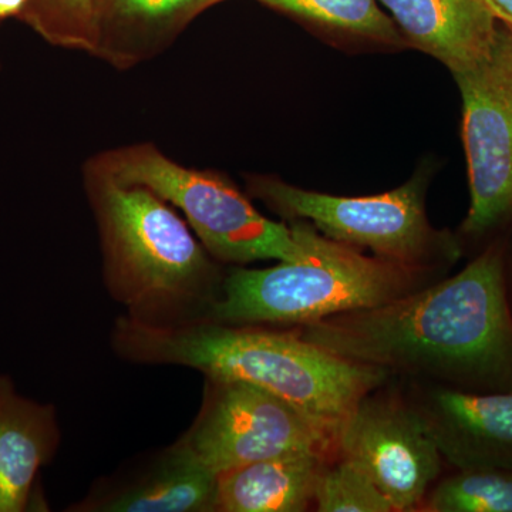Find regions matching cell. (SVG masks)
Listing matches in <instances>:
<instances>
[{
    "mask_svg": "<svg viewBox=\"0 0 512 512\" xmlns=\"http://www.w3.org/2000/svg\"><path fill=\"white\" fill-rule=\"evenodd\" d=\"M293 329L333 355L393 377L512 392L510 286L498 247L396 301Z\"/></svg>",
    "mask_w": 512,
    "mask_h": 512,
    "instance_id": "6da1fadb",
    "label": "cell"
},
{
    "mask_svg": "<svg viewBox=\"0 0 512 512\" xmlns=\"http://www.w3.org/2000/svg\"><path fill=\"white\" fill-rule=\"evenodd\" d=\"M113 345L124 359L177 365L211 379L241 380L274 393L338 433L367 393L389 382L379 367L349 362L298 330L195 319L150 325L123 316Z\"/></svg>",
    "mask_w": 512,
    "mask_h": 512,
    "instance_id": "7a4b0ae2",
    "label": "cell"
},
{
    "mask_svg": "<svg viewBox=\"0 0 512 512\" xmlns=\"http://www.w3.org/2000/svg\"><path fill=\"white\" fill-rule=\"evenodd\" d=\"M84 183L99 225L107 288L128 318L150 325L207 318L225 274L173 205L89 165Z\"/></svg>",
    "mask_w": 512,
    "mask_h": 512,
    "instance_id": "3957f363",
    "label": "cell"
},
{
    "mask_svg": "<svg viewBox=\"0 0 512 512\" xmlns=\"http://www.w3.org/2000/svg\"><path fill=\"white\" fill-rule=\"evenodd\" d=\"M289 227L301 245V258L265 269H231L225 274L220 299L205 319L302 328L340 313L396 301L446 274L367 256L362 249L325 237L305 220L289 221Z\"/></svg>",
    "mask_w": 512,
    "mask_h": 512,
    "instance_id": "277c9868",
    "label": "cell"
},
{
    "mask_svg": "<svg viewBox=\"0 0 512 512\" xmlns=\"http://www.w3.org/2000/svg\"><path fill=\"white\" fill-rule=\"evenodd\" d=\"M86 165L119 183L156 192L183 214L208 254L221 264L292 262L302 256L291 227L264 217L227 178L184 167L154 144L104 151Z\"/></svg>",
    "mask_w": 512,
    "mask_h": 512,
    "instance_id": "5b68a950",
    "label": "cell"
},
{
    "mask_svg": "<svg viewBox=\"0 0 512 512\" xmlns=\"http://www.w3.org/2000/svg\"><path fill=\"white\" fill-rule=\"evenodd\" d=\"M248 192L285 220L311 222L325 237L389 261L447 271L460 258L457 239L427 220L419 180L369 197H339L274 177H251Z\"/></svg>",
    "mask_w": 512,
    "mask_h": 512,
    "instance_id": "8992f818",
    "label": "cell"
},
{
    "mask_svg": "<svg viewBox=\"0 0 512 512\" xmlns=\"http://www.w3.org/2000/svg\"><path fill=\"white\" fill-rule=\"evenodd\" d=\"M205 379L200 413L178 441L215 476L295 451L338 457V433L276 394L241 380Z\"/></svg>",
    "mask_w": 512,
    "mask_h": 512,
    "instance_id": "52a82bcc",
    "label": "cell"
},
{
    "mask_svg": "<svg viewBox=\"0 0 512 512\" xmlns=\"http://www.w3.org/2000/svg\"><path fill=\"white\" fill-rule=\"evenodd\" d=\"M463 99L470 208L463 232L481 237L512 218V33L497 26L480 60L453 73Z\"/></svg>",
    "mask_w": 512,
    "mask_h": 512,
    "instance_id": "ba28073f",
    "label": "cell"
},
{
    "mask_svg": "<svg viewBox=\"0 0 512 512\" xmlns=\"http://www.w3.org/2000/svg\"><path fill=\"white\" fill-rule=\"evenodd\" d=\"M386 384L367 393L342 424L338 456L365 471L394 512L420 511L444 461L413 404Z\"/></svg>",
    "mask_w": 512,
    "mask_h": 512,
    "instance_id": "9c48e42d",
    "label": "cell"
},
{
    "mask_svg": "<svg viewBox=\"0 0 512 512\" xmlns=\"http://www.w3.org/2000/svg\"><path fill=\"white\" fill-rule=\"evenodd\" d=\"M407 382L403 394L419 412L444 463L456 471L512 470V392Z\"/></svg>",
    "mask_w": 512,
    "mask_h": 512,
    "instance_id": "30bf717a",
    "label": "cell"
},
{
    "mask_svg": "<svg viewBox=\"0 0 512 512\" xmlns=\"http://www.w3.org/2000/svg\"><path fill=\"white\" fill-rule=\"evenodd\" d=\"M222 2L225 0H93L89 55L126 72L161 55L192 20Z\"/></svg>",
    "mask_w": 512,
    "mask_h": 512,
    "instance_id": "8fae6325",
    "label": "cell"
},
{
    "mask_svg": "<svg viewBox=\"0 0 512 512\" xmlns=\"http://www.w3.org/2000/svg\"><path fill=\"white\" fill-rule=\"evenodd\" d=\"M218 476L177 441L147 466L106 484L77 511L217 512Z\"/></svg>",
    "mask_w": 512,
    "mask_h": 512,
    "instance_id": "7c38bea8",
    "label": "cell"
},
{
    "mask_svg": "<svg viewBox=\"0 0 512 512\" xmlns=\"http://www.w3.org/2000/svg\"><path fill=\"white\" fill-rule=\"evenodd\" d=\"M59 441L55 406L23 397L0 375V512L28 510L37 474Z\"/></svg>",
    "mask_w": 512,
    "mask_h": 512,
    "instance_id": "4fadbf2b",
    "label": "cell"
},
{
    "mask_svg": "<svg viewBox=\"0 0 512 512\" xmlns=\"http://www.w3.org/2000/svg\"><path fill=\"white\" fill-rule=\"evenodd\" d=\"M407 45L446 64L451 73L490 49L498 23L480 0H377Z\"/></svg>",
    "mask_w": 512,
    "mask_h": 512,
    "instance_id": "5bb4252c",
    "label": "cell"
},
{
    "mask_svg": "<svg viewBox=\"0 0 512 512\" xmlns=\"http://www.w3.org/2000/svg\"><path fill=\"white\" fill-rule=\"evenodd\" d=\"M330 460L295 451L225 471L218 476L217 512L312 510L320 471Z\"/></svg>",
    "mask_w": 512,
    "mask_h": 512,
    "instance_id": "9a60e30c",
    "label": "cell"
},
{
    "mask_svg": "<svg viewBox=\"0 0 512 512\" xmlns=\"http://www.w3.org/2000/svg\"><path fill=\"white\" fill-rule=\"evenodd\" d=\"M336 35L403 47L406 40L377 0H255Z\"/></svg>",
    "mask_w": 512,
    "mask_h": 512,
    "instance_id": "2e32d148",
    "label": "cell"
},
{
    "mask_svg": "<svg viewBox=\"0 0 512 512\" xmlns=\"http://www.w3.org/2000/svg\"><path fill=\"white\" fill-rule=\"evenodd\" d=\"M420 511L512 512V470L457 471L430 488Z\"/></svg>",
    "mask_w": 512,
    "mask_h": 512,
    "instance_id": "e0dca14e",
    "label": "cell"
},
{
    "mask_svg": "<svg viewBox=\"0 0 512 512\" xmlns=\"http://www.w3.org/2000/svg\"><path fill=\"white\" fill-rule=\"evenodd\" d=\"M313 507L320 512H394L365 471L339 456L320 471Z\"/></svg>",
    "mask_w": 512,
    "mask_h": 512,
    "instance_id": "ac0fdd59",
    "label": "cell"
},
{
    "mask_svg": "<svg viewBox=\"0 0 512 512\" xmlns=\"http://www.w3.org/2000/svg\"><path fill=\"white\" fill-rule=\"evenodd\" d=\"M18 19L49 45L92 49L93 0H28Z\"/></svg>",
    "mask_w": 512,
    "mask_h": 512,
    "instance_id": "d6986e66",
    "label": "cell"
},
{
    "mask_svg": "<svg viewBox=\"0 0 512 512\" xmlns=\"http://www.w3.org/2000/svg\"><path fill=\"white\" fill-rule=\"evenodd\" d=\"M487 12L512 33V0H480Z\"/></svg>",
    "mask_w": 512,
    "mask_h": 512,
    "instance_id": "ffe728a7",
    "label": "cell"
},
{
    "mask_svg": "<svg viewBox=\"0 0 512 512\" xmlns=\"http://www.w3.org/2000/svg\"><path fill=\"white\" fill-rule=\"evenodd\" d=\"M28 0H0V20L19 18Z\"/></svg>",
    "mask_w": 512,
    "mask_h": 512,
    "instance_id": "44dd1931",
    "label": "cell"
}]
</instances>
